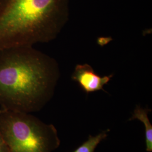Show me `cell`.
<instances>
[{"mask_svg":"<svg viewBox=\"0 0 152 152\" xmlns=\"http://www.w3.org/2000/svg\"><path fill=\"white\" fill-rule=\"evenodd\" d=\"M60 77L57 61L33 46L0 51V106L30 113L52 98Z\"/></svg>","mask_w":152,"mask_h":152,"instance_id":"1","label":"cell"},{"mask_svg":"<svg viewBox=\"0 0 152 152\" xmlns=\"http://www.w3.org/2000/svg\"><path fill=\"white\" fill-rule=\"evenodd\" d=\"M69 0H0V51L48 43L69 15Z\"/></svg>","mask_w":152,"mask_h":152,"instance_id":"2","label":"cell"},{"mask_svg":"<svg viewBox=\"0 0 152 152\" xmlns=\"http://www.w3.org/2000/svg\"><path fill=\"white\" fill-rule=\"evenodd\" d=\"M0 133L10 152H53L60 145L53 125L27 113L0 110Z\"/></svg>","mask_w":152,"mask_h":152,"instance_id":"3","label":"cell"},{"mask_svg":"<svg viewBox=\"0 0 152 152\" xmlns=\"http://www.w3.org/2000/svg\"><path fill=\"white\" fill-rule=\"evenodd\" d=\"M113 75L100 77L96 74L92 67L88 64H77L73 72L72 79L77 82L87 94L104 90V86L107 85Z\"/></svg>","mask_w":152,"mask_h":152,"instance_id":"4","label":"cell"},{"mask_svg":"<svg viewBox=\"0 0 152 152\" xmlns=\"http://www.w3.org/2000/svg\"><path fill=\"white\" fill-rule=\"evenodd\" d=\"M149 112V109H143L137 106L134 110V114L130 120H139L142 122L145 127V143L146 151L148 152H152V126L150 120L148 118V113Z\"/></svg>","mask_w":152,"mask_h":152,"instance_id":"5","label":"cell"},{"mask_svg":"<svg viewBox=\"0 0 152 152\" xmlns=\"http://www.w3.org/2000/svg\"><path fill=\"white\" fill-rule=\"evenodd\" d=\"M108 131V130L104 131L95 136L90 135L87 141L84 142L73 152H95V150L98 144L107 137Z\"/></svg>","mask_w":152,"mask_h":152,"instance_id":"6","label":"cell"},{"mask_svg":"<svg viewBox=\"0 0 152 152\" xmlns=\"http://www.w3.org/2000/svg\"><path fill=\"white\" fill-rule=\"evenodd\" d=\"M0 152H10L4 139L0 133Z\"/></svg>","mask_w":152,"mask_h":152,"instance_id":"7","label":"cell"}]
</instances>
